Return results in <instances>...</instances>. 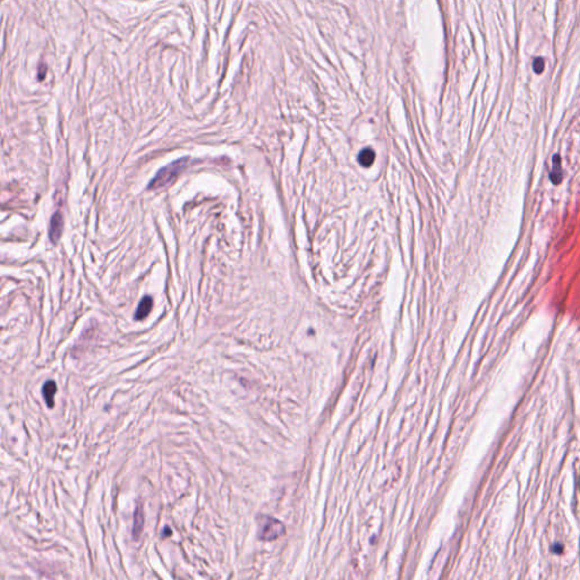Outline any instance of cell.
<instances>
[{"instance_id":"obj_8","label":"cell","mask_w":580,"mask_h":580,"mask_svg":"<svg viewBox=\"0 0 580 580\" xmlns=\"http://www.w3.org/2000/svg\"><path fill=\"white\" fill-rule=\"evenodd\" d=\"M374 159L375 153L372 149H364L359 153V156H358V161H359V164L361 166H364V167H369V166L374 162Z\"/></svg>"},{"instance_id":"obj_9","label":"cell","mask_w":580,"mask_h":580,"mask_svg":"<svg viewBox=\"0 0 580 580\" xmlns=\"http://www.w3.org/2000/svg\"><path fill=\"white\" fill-rule=\"evenodd\" d=\"M544 67H545V64H544V59L538 57L534 60V65H533V68L536 74H541L543 71H544Z\"/></svg>"},{"instance_id":"obj_11","label":"cell","mask_w":580,"mask_h":580,"mask_svg":"<svg viewBox=\"0 0 580 580\" xmlns=\"http://www.w3.org/2000/svg\"><path fill=\"white\" fill-rule=\"evenodd\" d=\"M170 535H172V531L170 529L169 527H166L165 528V531H162V537H168Z\"/></svg>"},{"instance_id":"obj_12","label":"cell","mask_w":580,"mask_h":580,"mask_svg":"<svg viewBox=\"0 0 580 580\" xmlns=\"http://www.w3.org/2000/svg\"><path fill=\"white\" fill-rule=\"evenodd\" d=\"M46 71H47V67H46V66H41V67H40V76H39V79H40V80H42V79H43L44 73H46Z\"/></svg>"},{"instance_id":"obj_10","label":"cell","mask_w":580,"mask_h":580,"mask_svg":"<svg viewBox=\"0 0 580 580\" xmlns=\"http://www.w3.org/2000/svg\"><path fill=\"white\" fill-rule=\"evenodd\" d=\"M551 550H552V552H553V553H555V554H561V553L563 552V546L561 545L560 543H556L555 545H553V548H552Z\"/></svg>"},{"instance_id":"obj_3","label":"cell","mask_w":580,"mask_h":580,"mask_svg":"<svg viewBox=\"0 0 580 580\" xmlns=\"http://www.w3.org/2000/svg\"><path fill=\"white\" fill-rule=\"evenodd\" d=\"M62 228H64V219L60 212H56L51 218L49 224V238L51 243H58L61 237Z\"/></svg>"},{"instance_id":"obj_5","label":"cell","mask_w":580,"mask_h":580,"mask_svg":"<svg viewBox=\"0 0 580 580\" xmlns=\"http://www.w3.org/2000/svg\"><path fill=\"white\" fill-rule=\"evenodd\" d=\"M57 383L54 380H48L42 386V396L48 408H53L55 406V396L57 393Z\"/></svg>"},{"instance_id":"obj_2","label":"cell","mask_w":580,"mask_h":580,"mask_svg":"<svg viewBox=\"0 0 580 580\" xmlns=\"http://www.w3.org/2000/svg\"><path fill=\"white\" fill-rule=\"evenodd\" d=\"M286 531L283 524L272 517L262 516L258 518V538L262 541H275Z\"/></svg>"},{"instance_id":"obj_4","label":"cell","mask_w":580,"mask_h":580,"mask_svg":"<svg viewBox=\"0 0 580 580\" xmlns=\"http://www.w3.org/2000/svg\"><path fill=\"white\" fill-rule=\"evenodd\" d=\"M144 524H145V518H144V510L141 504H138L135 509L134 512V520H133V529L132 535L134 541H138L139 537L143 533Z\"/></svg>"},{"instance_id":"obj_7","label":"cell","mask_w":580,"mask_h":580,"mask_svg":"<svg viewBox=\"0 0 580 580\" xmlns=\"http://www.w3.org/2000/svg\"><path fill=\"white\" fill-rule=\"evenodd\" d=\"M563 172H562V166H561V158L559 154H555V156L553 157L552 159V169H551V172H550V179H551V182L555 185H559L561 182H562V178H563Z\"/></svg>"},{"instance_id":"obj_6","label":"cell","mask_w":580,"mask_h":580,"mask_svg":"<svg viewBox=\"0 0 580 580\" xmlns=\"http://www.w3.org/2000/svg\"><path fill=\"white\" fill-rule=\"evenodd\" d=\"M152 307H153L152 297H150V296L144 297L142 301L139 302L138 309H136V312H135V320L141 321V320L145 319V317L150 314Z\"/></svg>"},{"instance_id":"obj_1","label":"cell","mask_w":580,"mask_h":580,"mask_svg":"<svg viewBox=\"0 0 580 580\" xmlns=\"http://www.w3.org/2000/svg\"><path fill=\"white\" fill-rule=\"evenodd\" d=\"M187 158L178 159V160L171 162L166 167L161 168L154 176V178L151 180L149 184V190H158V188L165 187L168 185L183 171L185 167L187 166Z\"/></svg>"}]
</instances>
